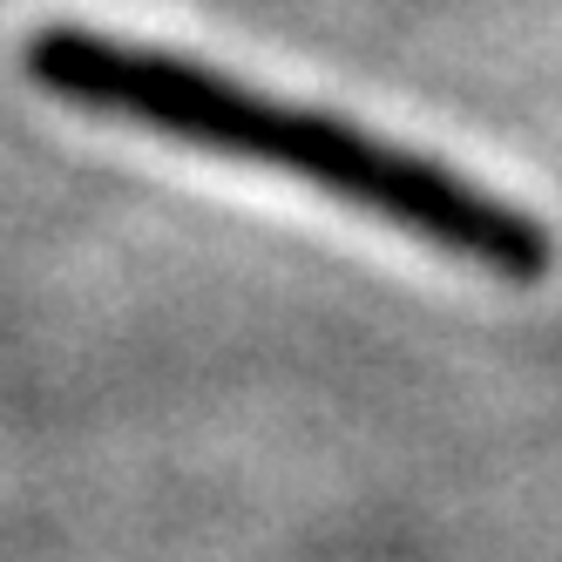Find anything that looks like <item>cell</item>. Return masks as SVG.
<instances>
[{
    "label": "cell",
    "instance_id": "cell-1",
    "mask_svg": "<svg viewBox=\"0 0 562 562\" xmlns=\"http://www.w3.org/2000/svg\"><path fill=\"white\" fill-rule=\"evenodd\" d=\"M27 75L75 109L123 115V123L177 136L190 149H217V156H237V164H265L299 183H318L339 204L373 211L393 231H407L488 278H508V285H536L555 265V237L529 211L502 204L495 190L440 170L386 136L352 130L339 115L271 102L217 68L130 48L95 27H34Z\"/></svg>",
    "mask_w": 562,
    "mask_h": 562
}]
</instances>
